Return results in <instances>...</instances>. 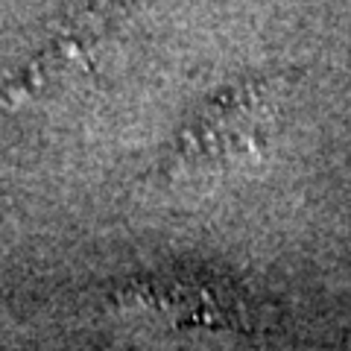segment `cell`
I'll return each mask as SVG.
<instances>
[{
	"mask_svg": "<svg viewBox=\"0 0 351 351\" xmlns=\"http://www.w3.org/2000/svg\"><path fill=\"white\" fill-rule=\"evenodd\" d=\"M106 29L103 9L71 15L56 24V29L47 32V38L38 50L9 68L0 76V103L12 106L27 97H38L50 88L62 85L64 76H80L91 68L88 47L97 41V36Z\"/></svg>",
	"mask_w": 351,
	"mask_h": 351,
	"instance_id": "cell-2",
	"label": "cell"
},
{
	"mask_svg": "<svg viewBox=\"0 0 351 351\" xmlns=\"http://www.w3.org/2000/svg\"><path fill=\"white\" fill-rule=\"evenodd\" d=\"M287 91V76H252L223 85L196 106L173 144L184 167H226L267 149Z\"/></svg>",
	"mask_w": 351,
	"mask_h": 351,
	"instance_id": "cell-1",
	"label": "cell"
}]
</instances>
